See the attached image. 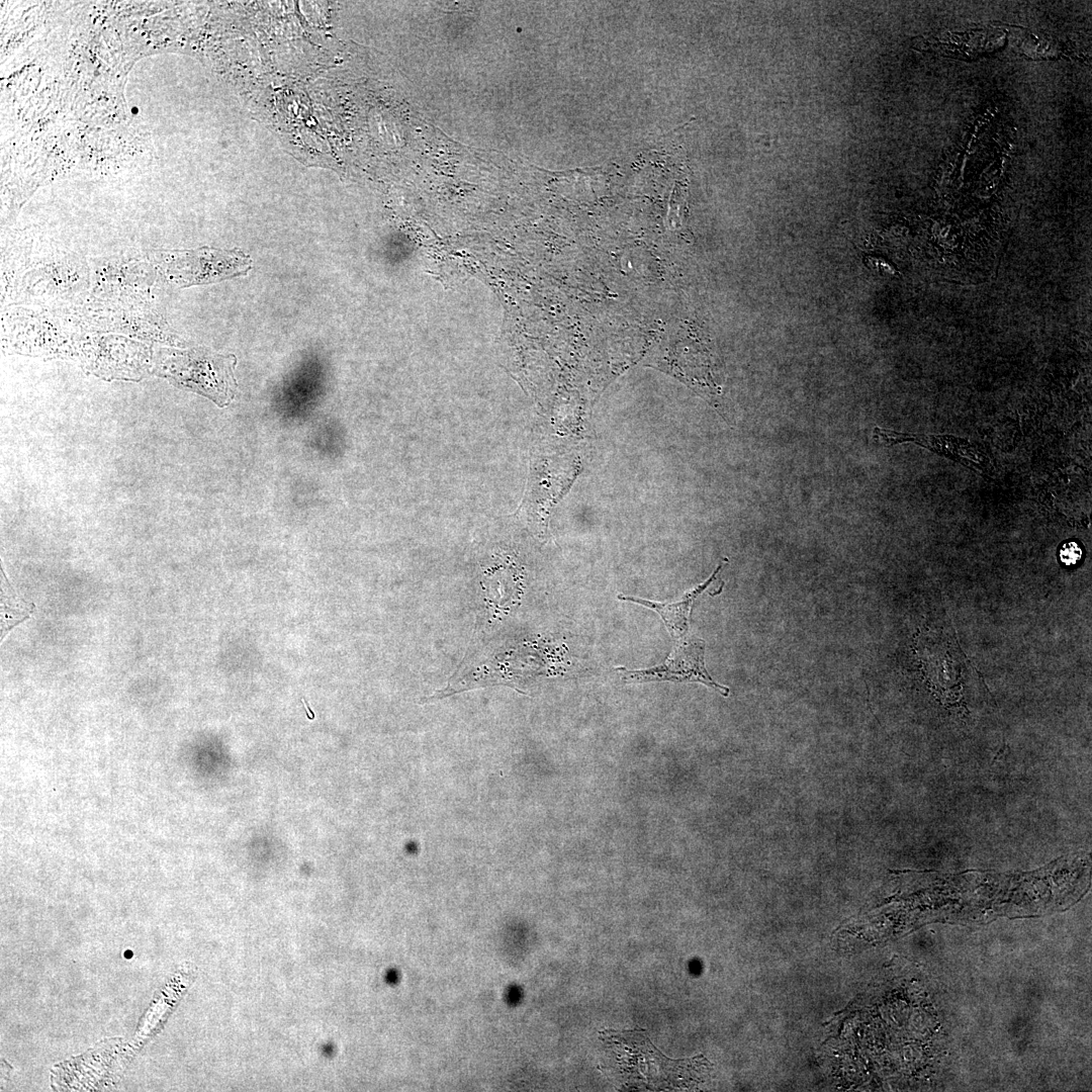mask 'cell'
<instances>
[{
    "label": "cell",
    "instance_id": "cell-1",
    "mask_svg": "<svg viewBox=\"0 0 1092 1092\" xmlns=\"http://www.w3.org/2000/svg\"><path fill=\"white\" fill-rule=\"evenodd\" d=\"M605 1041L617 1056L621 1074L632 1086L658 1089L680 1086L696 1063L661 1055L639 1030H606Z\"/></svg>",
    "mask_w": 1092,
    "mask_h": 1092
},
{
    "label": "cell",
    "instance_id": "cell-2",
    "mask_svg": "<svg viewBox=\"0 0 1092 1092\" xmlns=\"http://www.w3.org/2000/svg\"><path fill=\"white\" fill-rule=\"evenodd\" d=\"M160 267L170 281L186 287L246 274L251 269L252 262L238 250L202 248L166 253L160 257Z\"/></svg>",
    "mask_w": 1092,
    "mask_h": 1092
},
{
    "label": "cell",
    "instance_id": "cell-3",
    "mask_svg": "<svg viewBox=\"0 0 1092 1092\" xmlns=\"http://www.w3.org/2000/svg\"><path fill=\"white\" fill-rule=\"evenodd\" d=\"M162 369L165 375L177 383L206 394L219 396L233 389L232 357L212 354L196 349L188 352H172Z\"/></svg>",
    "mask_w": 1092,
    "mask_h": 1092
},
{
    "label": "cell",
    "instance_id": "cell-4",
    "mask_svg": "<svg viewBox=\"0 0 1092 1092\" xmlns=\"http://www.w3.org/2000/svg\"><path fill=\"white\" fill-rule=\"evenodd\" d=\"M705 643L700 639H687L678 641L666 660L660 664L644 669H627L616 667L622 674V678L629 682L643 681H689L701 682L715 689L723 696L729 695V689L722 686L709 675L704 662Z\"/></svg>",
    "mask_w": 1092,
    "mask_h": 1092
},
{
    "label": "cell",
    "instance_id": "cell-5",
    "mask_svg": "<svg viewBox=\"0 0 1092 1092\" xmlns=\"http://www.w3.org/2000/svg\"><path fill=\"white\" fill-rule=\"evenodd\" d=\"M874 439L884 445H894L902 442H913L929 449L941 452L951 458H957L966 465L981 467L984 457L976 453V450L968 442L953 437H934L898 433L891 430L876 427L873 431Z\"/></svg>",
    "mask_w": 1092,
    "mask_h": 1092
},
{
    "label": "cell",
    "instance_id": "cell-6",
    "mask_svg": "<svg viewBox=\"0 0 1092 1092\" xmlns=\"http://www.w3.org/2000/svg\"><path fill=\"white\" fill-rule=\"evenodd\" d=\"M723 565L724 562L720 563L706 581L691 589L678 602L660 603L625 595H619L618 599L632 602L655 611L663 620L670 635L673 638H680L684 637L689 630L690 612L695 600L712 583Z\"/></svg>",
    "mask_w": 1092,
    "mask_h": 1092
},
{
    "label": "cell",
    "instance_id": "cell-7",
    "mask_svg": "<svg viewBox=\"0 0 1092 1092\" xmlns=\"http://www.w3.org/2000/svg\"><path fill=\"white\" fill-rule=\"evenodd\" d=\"M1082 549L1077 542L1064 543L1059 550V559L1066 566L1076 565L1082 558Z\"/></svg>",
    "mask_w": 1092,
    "mask_h": 1092
},
{
    "label": "cell",
    "instance_id": "cell-8",
    "mask_svg": "<svg viewBox=\"0 0 1092 1092\" xmlns=\"http://www.w3.org/2000/svg\"><path fill=\"white\" fill-rule=\"evenodd\" d=\"M131 954H132V953H131V951H130V950H127V951H126V952L124 953V957H125L126 959H129V958L131 957Z\"/></svg>",
    "mask_w": 1092,
    "mask_h": 1092
}]
</instances>
